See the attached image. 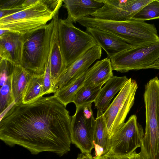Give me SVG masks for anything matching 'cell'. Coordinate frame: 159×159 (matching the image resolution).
<instances>
[{
    "label": "cell",
    "instance_id": "obj_33",
    "mask_svg": "<svg viewBox=\"0 0 159 159\" xmlns=\"http://www.w3.org/2000/svg\"><path fill=\"white\" fill-rule=\"evenodd\" d=\"M39 0H25L22 4V6L24 7H28L37 3Z\"/></svg>",
    "mask_w": 159,
    "mask_h": 159
},
{
    "label": "cell",
    "instance_id": "obj_32",
    "mask_svg": "<svg viewBox=\"0 0 159 159\" xmlns=\"http://www.w3.org/2000/svg\"><path fill=\"white\" fill-rule=\"evenodd\" d=\"M98 159H129L128 156H119L106 153Z\"/></svg>",
    "mask_w": 159,
    "mask_h": 159
},
{
    "label": "cell",
    "instance_id": "obj_31",
    "mask_svg": "<svg viewBox=\"0 0 159 159\" xmlns=\"http://www.w3.org/2000/svg\"><path fill=\"white\" fill-rule=\"evenodd\" d=\"M127 156L129 159H148L141 152L137 153L135 151Z\"/></svg>",
    "mask_w": 159,
    "mask_h": 159
},
{
    "label": "cell",
    "instance_id": "obj_27",
    "mask_svg": "<svg viewBox=\"0 0 159 159\" xmlns=\"http://www.w3.org/2000/svg\"><path fill=\"white\" fill-rule=\"evenodd\" d=\"M24 1L25 0H0V9H9L22 7V4Z\"/></svg>",
    "mask_w": 159,
    "mask_h": 159
},
{
    "label": "cell",
    "instance_id": "obj_6",
    "mask_svg": "<svg viewBox=\"0 0 159 159\" xmlns=\"http://www.w3.org/2000/svg\"><path fill=\"white\" fill-rule=\"evenodd\" d=\"M96 123L92 109V103L76 107L72 116L71 143L79 148L82 153H89L94 148L93 135Z\"/></svg>",
    "mask_w": 159,
    "mask_h": 159
},
{
    "label": "cell",
    "instance_id": "obj_18",
    "mask_svg": "<svg viewBox=\"0 0 159 159\" xmlns=\"http://www.w3.org/2000/svg\"><path fill=\"white\" fill-rule=\"evenodd\" d=\"M52 19L44 18L27 21H19L0 25V28L21 35L31 32L44 27Z\"/></svg>",
    "mask_w": 159,
    "mask_h": 159
},
{
    "label": "cell",
    "instance_id": "obj_4",
    "mask_svg": "<svg viewBox=\"0 0 159 159\" xmlns=\"http://www.w3.org/2000/svg\"><path fill=\"white\" fill-rule=\"evenodd\" d=\"M138 88L136 81L129 78L126 81L107 109L102 117L106 137L111 139L125 123L126 117L133 106Z\"/></svg>",
    "mask_w": 159,
    "mask_h": 159
},
{
    "label": "cell",
    "instance_id": "obj_5",
    "mask_svg": "<svg viewBox=\"0 0 159 159\" xmlns=\"http://www.w3.org/2000/svg\"><path fill=\"white\" fill-rule=\"evenodd\" d=\"M159 57V41L141 46L132 47L110 59L113 70L125 73L139 70L152 64Z\"/></svg>",
    "mask_w": 159,
    "mask_h": 159
},
{
    "label": "cell",
    "instance_id": "obj_14",
    "mask_svg": "<svg viewBox=\"0 0 159 159\" xmlns=\"http://www.w3.org/2000/svg\"><path fill=\"white\" fill-rule=\"evenodd\" d=\"M54 11L49 9L39 0L35 4L16 14L0 19V25L19 21H27L34 19L50 18L52 19Z\"/></svg>",
    "mask_w": 159,
    "mask_h": 159
},
{
    "label": "cell",
    "instance_id": "obj_10",
    "mask_svg": "<svg viewBox=\"0 0 159 159\" xmlns=\"http://www.w3.org/2000/svg\"><path fill=\"white\" fill-rule=\"evenodd\" d=\"M102 53V48L98 45L86 51L63 71L59 79L57 89L62 88L84 74L95 61L101 58Z\"/></svg>",
    "mask_w": 159,
    "mask_h": 159
},
{
    "label": "cell",
    "instance_id": "obj_34",
    "mask_svg": "<svg viewBox=\"0 0 159 159\" xmlns=\"http://www.w3.org/2000/svg\"><path fill=\"white\" fill-rule=\"evenodd\" d=\"M76 159H93L89 153H82L78 155Z\"/></svg>",
    "mask_w": 159,
    "mask_h": 159
},
{
    "label": "cell",
    "instance_id": "obj_21",
    "mask_svg": "<svg viewBox=\"0 0 159 159\" xmlns=\"http://www.w3.org/2000/svg\"><path fill=\"white\" fill-rule=\"evenodd\" d=\"M103 112L97 111V117L93 135L94 142L102 146L104 149V155L110 150L111 140L107 138L105 135V126L102 117Z\"/></svg>",
    "mask_w": 159,
    "mask_h": 159
},
{
    "label": "cell",
    "instance_id": "obj_24",
    "mask_svg": "<svg viewBox=\"0 0 159 159\" xmlns=\"http://www.w3.org/2000/svg\"><path fill=\"white\" fill-rule=\"evenodd\" d=\"M11 83V75L4 84L0 87V113L2 115L4 111L12 103H13Z\"/></svg>",
    "mask_w": 159,
    "mask_h": 159
},
{
    "label": "cell",
    "instance_id": "obj_7",
    "mask_svg": "<svg viewBox=\"0 0 159 159\" xmlns=\"http://www.w3.org/2000/svg\"><path fill=\"white\" fill-rule=\"evenodd\" d=\"M144 135L136 116L132 115L111 138V148L107 153L127 156L140 147Z\"/></svg>",
    "mask_w": 159,
    "mask_h": 159
},
{
    "label": "cell",
    "instance_id": "obj_22",
    "mask_svg": "<svg viewBox=\"0 0 159 159\" xmlns=\"http://www.w3.org/2000/svg\"><path fill=\"white\" fill-rule=\"evenodd\" d=\"M102 86V85L95 87L84 86L82 87L77 92L74 98L73 102L76 107L94 102Z\"/></svg>",
    "mask_w": 159,
    "mask_h": 159
},
{
    "label": "cell",
    "instance_id": "obj_15",
    "mask_svg": "<svg viewBox=\"0 0 159 159\" xmlns=\"http://www.w3.org/2000/svg\"><path fill=\"white\" fill-rule=\"evenodd\" d=\"M112 71L110 59L97 61L85 72L84 86H102L114 76Z\"/></svg>",
    "mask_w": 159,
    "mask_h": 159
},
{
    "label": "cell",
    "instance_id": "obj_1",
    "mask_svg": "<svg viewBox=\"0 0 159 159\" xmlns=\"http://www.w3.org/2000/svg\"><path fill=\"white\" fill-rule=\"evenodd\" d=\"M72 118L54 95L13 103L0 118V139L33 154L49 152L61 157L70 150Z\"/></svg>",
    "mask_w": 159,
    "mask_h": 159
},
{
    "label": "cell",
    "instance_id": "obj_28",
    "mask_svg": "<svg viewBox=\"0 0 159 159\" xmlns=\"http://www.w3.org/2000/svg\"><path fill=\"white\" fill-rule=\"evenodd\" d=\"M27 8L21 6L11 9H0V19L16 14Z\"/></svg>",
    "mask_w": 159,
    "mask_h": 159
},
{
    "label": "cell",
    "instance_id": "obj_13",
    "mask_svg": "<svg viewBox=\"0 0 159 159\" xmlns=\"http://www.w3.org/2000/svg\"><path fill=\"white\" fill-rule=\"evenodd\" d=\"M67 10L68 20L75 23L84 17L91 15L104 5L102 0H62Z\"/></svg>",
    "mask_w": 159,
    "mask_h": 159
},
{
    "label": "cell",
    "instance_id": "obj_16",
    "mask_svg": "<svg viewBox=\"0 0 159 159\" xmlns=\"http://www.w3.org/2000/svg\"><path fill=\"white\" fill-rule=\"evenodd\" d=\"M128 79L125 76H113L102 88L94 102L97 111L104 112L115 95L120 91Z\"/></svg>",
    "mask_w": 159,
    "mask_h": 159
},
{
    "label": "cell",
    "instance_id": "obj_29",
    "mask_svg": "<svg viewBox=\"0 0 159 159\" xmlns=\"http://www.w3.org/2000/svg\"><path fill=\"white\" fill-rule=\"evenodd\" d=\"M93 144L95 149V156L93 157V159H98L104 153V149L100 145L96 143L93 141Z\"/></svg>",
    "mask_w": 159,
    "mask_h": 159
},
{
    "label": "cell",
    "instance_id": "obj_17",
    "mask_svg": "<svg viewBox=\"0 0 159 159\" xmlns=\"http://www.w3.org/2000/svg\"><path fill=\"white\" fill-rule=\"evenodd\" d=\"M32 74L20 65H14L11 75L13 103L22 102L24 93Z\"/></svg>",
    "mask_w": 159,
    "mask_h": 159
},
{
    "label": "cell",
    "instance_id": "obj_2",
    "mask_svg": "<svg viewBox=\"0 0 159 159\" xmlns=\"http://www.w3.org/2000/svg\"><path fill=\"white\" fill-rule=\"evenodd\" d=\"M53 24L52 19L41 28L22 35L20 65L31 73H44L50 53Z\"/></svg>",
    "mask_w": 159,
    "mask_h": 159
},
{
    "label": "cell",
    "instance_id": "obj_26",
    "mask_svg": "<svg viewBox=\"0 0 159 159\" xmlns=\"http://www.w3.org/2000/svg\"><path fill=\"white\" fill-rule=\"evenodd\" d=\"M50 51L43 75V95L52 93L50 70Z\"/></svg>",
    "mask_w": 159,
    "mask_h": 159
},
{
    "label": "cell",
    "instance_id": "obj_30",
    "mask_svg": "<svg viewBox=\"0 0 159 159\" xmlns=\"http://www.w3.org/2000/svg\"><path fill=\"white\" fill-rule=\"evenodd\" d=\"M42 1L49 9L53 11L57 7L60 0H42Z\"/></svg>",
    "mask_w": 159,
    "mask_h": 159
},
{
    "label": "cell",
    "instance_id": "obj_25",
    "mask_svg": "<svg viewBox=\"0 0 159 159\" xmlns=\"http://www.w3.org/2000/svg\"><path fill=\"white\" fill-rule=\"evenodd\" d=\"M15 64L0 58V85L2 86L10 76Z\"/></svg>",
    "mask_w": 159,
    "mask_h": 159
},
{
    "label": "cell",
    "instance_id": "obj_9",
    "mask_svg": "<svg viewBox=\"0 0 159 159\" xmlns=\"http://www.w3.org/2000/svg\"><path fill=\"white\" fill-rule=\"evenodd\" d=\"M63 2L60 0L54 10L53 24L51 35L50 56V70L52 93L57 90L60 76L66 68L64 64L59 44L57 23L59 12Z\"/></svg>",
    "mask_w": 159,
    "mask_h": 159
},
{
    "label": "cell",
    "instance_id": "obj_35",
    "mask_svg": "<svg viewBox=\"0 0 159 159\" xmlns=\"http://www.w3.org/2000/svg\"><path fill=\"white\" fill-rule=\"evenodd\" d=\"M153 69L159 70V57L152 65L145 69Z\"/></svg>",
    "mask_w": 159,
    "mask_h": 159
},
{
    "label": "cell",
    "instance_id": "obj_12",
    "mask_svg": "<svg viewBox=\"0 0 159 159\" xmlns=\"http://www.w3.org/2000/svg\"><path fill=\"white\" fill-rule=\"evenodd\" d=\"M23 35L8 31L0 35V57L16 65H20Z\"/></svg>",
    "mask_w": 159,
    "mask_h": 159
},
{
    "label": "cell",
    "instance_id": "obj_20",
    "mask_svg": "<svg viewBox=\"0 0 159 159\" xmlns=\"http://www.w3.org/2000/svg\"><path fill=\"white\" fill-rule=\"evenodd\" d=\"M44 74H32L22 99V102L27 103L42 97Z\"/></svg>",
    "mask_w": 159,
    "mask_h": 159
},
{
    "label": "cell",
    "instance_id": "obj_19",
    "mask_svg": "<svg viewBox=\"0 0 159 159\" xmlns=\"http://www.w3.org/2000/svg\"><path fill=\"white\" fill-rule=\"evenodd\" d=\"M85 78V72L74 81L57 89L54 95L66 107L68 104L73 102L76 94L84 86Z\"/></svg>",
    "mask_w": 159,
    "mask_h": 159
},
{
    "label": "cell",
    "instance_id": "obj_23",
    "mask_svg": "<svg viewBox=\"0 0 159 159\" xmlns=\"http://www.w3.org/2000/svg\"><path fill=\"white\" fill-rule=\"evenodd\" d=\"M159 18V0H152L132 19L144 21Z\"/></svg>",
    "mask_w": 159,
    "mask_h": 159
},
{
    "label": "cell",
    "instance_id": "obj_8",
    "mask_svg": "<svg viewBox=\"0 0 159 159\" xmlns=\"http://www.w3.org/2000/svg\"><path fill=\"white\" fill-rule=\"evenodd\" d=\"M103 6L91 16L104 20L124 21L133 18L152 0H102Z\"/></svg>",
    "mask_w": 159,
    "mask_h": 159
},
{
    "label": "cell",
    "instance_id": "obj_3",
    "mask_svg": "<svg viewBox=\"0 0 159 159\" xmlns=\"http://www.w3.org/2000/svg\"><path fill=\"white\" fill-rule=\"evenodd\" d=\"M57 29L60 50L66 68L88 50L98 45L91 35L66 19H58Z\"/></svg>",
    "mask_w": 159,
    "mask_h": 159
},
{
    "label": "cell",
    "instance_id": "obj_11",
    "mask_svg": "<svg viewBox=\"0 0 159 159\" xmlns=\"http://www.w3.org/2000/svg\"><path fill=\"white\" fill-rule=\"evenodd\" d=\"M85 32L91 35L98 45L107 53L110 59L119 53L132 46L117 36L107 31L93 28H86Z\"/></svg>",
    "mask_w": 159,
    "mask_h": 159
}]
</instances>
